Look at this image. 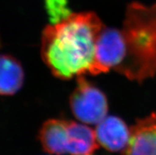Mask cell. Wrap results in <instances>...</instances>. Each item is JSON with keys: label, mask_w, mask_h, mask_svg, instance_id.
Masks as SVG:
<instances>
[{"label": "cell", "mask_w": 156, "mask_h": 155, "mask_svg": "<svg viewBox=\"0 0 156 155\" xmlns=\"http://www.w3.org/2000/svg\"><path fill=\"white\" fill-rule=\"evenodd\" d=\"M101 72L113 70L142 83L156 75V2L127 6L121 28L104 26L97 45Z\"/></svg>", "instance_id": "obj_1"}, {"label": "cell", "mask_w": 156, "mask_h": 155, "mask_svg": "<svg viewBox=\"0 0 156 155\" xmlns=\"http://www.w3.org/2000/svg\"><path fill=\"white\" fill-rule=\"evenodd\" d=\"M104 26L94 12L72 13L46 26L41 54L51 74L63 80L102 74L97 61V45Z\"/></svg>", "instance_id": "obj_2"}, {"label": "cell", "mask_w": 156, "mask_h": 155, "mask_svg": "<svg viewBox=\"0 0 156 155\" xmlns=\"http://www.w3.org/2000/svg\"><path fill=\"white\" fill-rule=\"evenodd\" d=\"M39 140L55 155H91L98 147L94 131L81 122L50 119L43 124Z\"/></svg>", "instance_id": "obj_3"}, {"label": "cell", "mask_w": 156, "mask_h": 155, "mask_svg": "<svg viewBox=\"0 0 156 155\" xmlns=\"http://www.w3.org/2000/svg\"><path fill=\"white\" fill-rule=\"evenodd\" d=\"M77 84L70 96V108L79 122L96 124L107 116L109 103L102 91L83 76L77 78Z\"/></svg>", "instance_id": "obj_4"}, {"label": "cell", "mask_w": 156, "mask_h": 155, "mask_svg": "<svg viewBox=\"0 0 156 155\" xmlns=\"http://www.w3.org/2000/svg\"><path fill=\"white\" fill-rule=\"evenodd\" d=\"M130 129L124 155H156V112L138 119Z\"/></svg>", "instance_id": "obj_5"}, {"label": "cell", "mask_w": 156, "mask_h": 155, "mask_svg": "<svg viewBox=\"0 0 156 155\" xmlns=\"http://www.w3.org/2000/svg\"><path fill=\"white\" fill-rule=\"evenodd\" d=\"M95 136L98 143L109 151H121L126 148L131 129L121 118L106 116L96 124Z\"/></svg>", "instance_id": "obj_6"}, {"label": "cell", "mask_w": 156, "mask_h": 155, "mask_svg": "<svg viewBox=\"0 0 156 155\" xmlns=\"http://www.w3.org/2000/svg\"><path fill=\"white\" fill-rule=\"evenodd\" d=\"M25 80L23 67L10 55H0V96H12L21 90Z\"/></svg>", "instance_id": "obj_7"}, {"label": "cell", "mask_w": 156, "mask_h": 155, "mask_svg": "<svg viewBox=\"0 0 156 155\" xmlns=\"http://www.w3.org/2000/svg\"><path fill=\"white\" fill-rule=\"evenodd\" d=\"M44 8L50 24L58 23L72 14L69 8V0H44Z\"/></svg>", "instance_id": "obj_8"}, {"label": "cell", "mask_w": 156, "mask_h": 155, "mask_svg": "<svg viewBox=\"0 0 156 155\" xmlns=\"http://www.w3.org/2000/svg\"><path fill=\"white\" fill-rule=\"evenodd\" d=\"M0 45H1V41H0Z\"/></svg>", "instance_id": "obj_9"}]
</instances>
